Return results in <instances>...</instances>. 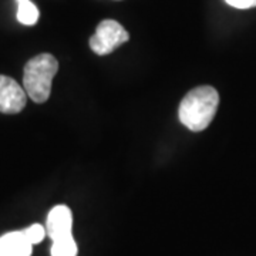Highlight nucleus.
<instances>
[{"instance_id": "nucleus-10", "label": "nucleus", "mask_w": 256, "mask_h": 256, "mask_svg": "<svg viewBox=\"0 0 256 256\" xmlns=\"http://www.w3.org/2000/svg\"><path fill=\"white\" fill-rule=\"evenodd\" d=\"M228 4L236 9H250L256 8V0H225Z\"/></svg>"}, {"instance_id": "nucleus-7", "label": "nucleus", "mask_w": 256, "mask_h": 256, "mask_svg": "<svg viewBox=\"0 0 256 256\" xmlns=\"http://www.w3.org/2000/svg\"><path fill=\"white\" fill-rule=\"evenodd\" d=\"M18 20L24 26H34L38 20V9L30 0H18Z\"/></svg>"}, {"instance_id": "nucleus-4", "label": "nucleus", "mask_w": 256, "mask_h": 256, "mask_svg": "<svg viewBox=\"0 0 256 256\" xmlns=\"http://www.w3.org/2000/svg\"><path fill=\"white\" fill-rule=\"evenodd\" d=\"M28 92L14 78L0 74V112L18 114L26 107Z\"/></svg>"}, {"instance_id": "nucleus-6", "label": "nucleus", "mask_w": 256, "mask_h": 256, "mask_svg": "<svg viewBox=\"0 0 256 256\" xmlns=\"http://www.w3.org/2000/svg\"><path fill=\"white\" fill-rule=\"evenodd\" d=\"M33 245L23 230L8 232L0 236V256H32Z\"/></svg>"}, {"instance_id": "nucleus-9", "label": "nucleus", "mask_w": 256, "mask_h": 256, "mask_svg": "<svg viewBox=\"0 0 256 256\" xmlns=\"http://www.w3.org/2000/svg\"><path fill=\"white\" fill-rule=\"evenodd\" d=\"M23 234L26 235V238L28 239V242H30L32 245H37V244H40V242L44 239V236L47 235V230L43 225H40V224H33V225H30L28 228L24 229Z\"/></svg>"}, {"instance_id": "nucleus-8", "label": "nucleus", "mask_w": 256, "mask_h": 256, "mask_svg": "<svg viewBox=\"0 0 256 256\" xmlns=\"http://www.w3.org/2000/svg\"><path fill=\"white\" fill-rule=\"evenodd\" d=\"M77 244L74 240L73 235L67 238L53 240L52 245V256H77Z\"/></svg>"}, {"instance_id": "nucleus-3", "label": "nucleus", "mask_w": 256, "mask_h": 256, "mask_svg": "<svg viewBox=\"0 0 256 256\" xmlns=\"http://www.w3.org/2000/svg\"><path fill=\"white\" fill-rule=\"evenodd\" d=\"M130 40V34L126 28L116 20H102L96 28V33L90 37V48L96 54L107 56L116 48L122 46Z\"/></svg>"}, {"instance_id": "nucleus-5", "label": "nucleus", "mask_w": 256, "mask_h": 256, "mask_svg": "<svg viewBox=\"0 0 256 256\" xmlns=\"http://www.w3.org/2000/svg\"><path fill=\"white\" fill-rule=\"evenodd\" d=\"M73 214L72 210L66 205H57L47 215L46 230L52 240L72 236L73 232Z\"/></svg>"}, {"instance_id": "nucleus-1", "label": "nucleus", "mask_w": 256, "mask_h": 256, "mask_svg": "<svg viewBox=\"0 0 256 256\" xmlns=\"http://www.w3.org/2000/svg\"><path fill=\"white\" fill-rule=\"evenodd\" d=\"M220 106V94L210 86H200L188 92L180 104V121L194 132L208 128Z\"/></svg>"}, {"instance_id": "nucleus-2", "label": "nucleus", "mask_w": 256, "mask_h": 256, "mask_svg": "<svg viewBox=\"0 0 256 256\" xmlns=\"http://www.w3.org/2000/svg\"><path fill=\"white\" fill-rule=\"evenodd\" d=\"M58 72V62L53 54L42 53L30 58L24 66L23 87L28 97L42 104L46 102L52 92V82Z\"/></svg>"}]
</instances>
